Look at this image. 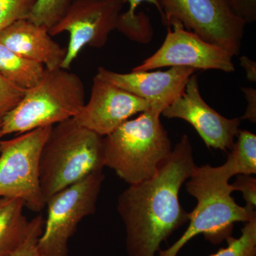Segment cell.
Returning <instances> with one entry per match:
<instances>
[{"label": "cell", "mask_w": 256, "mask_h": 256, "mask_svg": "<svg viewBox=\"0 0 256 256\" xmlns=\"http://www.w3.org/2000/svg\"><path fill=\"white\" fill-rule=\"evenodd\" d=\"M196 166L192 143L184 134L152 178L129 185L120 194L117 210L128 256H156L161 244L188 222L178 195Z\"/></svg>", "instance_id": "obj_1"}, {"label": "cell", "mask_w": 256, "mask_h": 256, "mask_svg": "<svg viewBox=\"0 0 256 256\" xmlns=\"http://www.w3.org/2000/svg\"><path fill=\"white\" fill-rule=\"evenodd\" d=\"M104 168V137L74 118L52 126L40 159V186L45 201Z\"/></svg>", "instance_id": "obj_2"}, {"label": "cell", "mask_w": 256, "mask_h": 256, "mask_svg": "<svg viewBox=\"0 0 256 256\" xmlns=\"http://www.w3.org/2000/svg\"><path fill=\"white\" fill-rule=\"evenodd\" d=\"M161 114L150 108L104 137L105 166L129 185L152 178L172 150Z\"/></svg>", "instance_id": "obj_3"}, {"label": "cell", "mask_w": 256, "mask_h": 256, "mask_svg": "<svg viewBox=\"0 0 256 256\" xmlns=\"http://www.w3.org/2000/svg\"><path fill=\"white\" fill-rule=\"evenodd\" d=\"M212 168L208 164L196 166L186 182V190L196 198V206L190 213V224L184 233L171 246L160 250L158 256H178L190 240L200 234H204L212 244H220L232 237L234 224L256 220V208L238 205L232 196V184L217 176Z\"/></svg>", "instance_id": "obj_4"}, {"label": "cell", "mask_w": 256, "mask_h": 256, "mask_svg": "<svg viewBox=\"0 0 256 256\" xmlns=\"http://www.w3.org/2000/svg\"><path fill=\"white\" fill-rule=\"evenodd\" d=\"M82 78L68 69H46L43 78L25 90L18 106L0 120L3 137L54 126L74 118L85 105Z\"/></svg>", "instance_id": "obj_5"}, {"label": "cell", "mask_w": 256, "mask_h": 256, "mask_svg": "<svg viewBox=\"0 0 256 256\" xmlns=\"http://www.w3.org/2000/svg\"><path fill=\"white\" fill-rule=\"evenodd\" d=\"M162 22L182 24L188 31L220 46L232 56L239 55L246 24L230 0H159Z\"/></svg>", "instance_id": "obj_6"}, {"label": "cell", "mask_w": 256, "mask_h": 256, "mask_svg": "<svg viewBox=\"0 0 256 256\" xmlns=\"http://www.w3.org/2000/svg\"><path fill=\"white\" fill-rule=\"evenodd\" d=\"M104 180L102 171L92 173L46 200V220L38 242L42 256H69V240L80 222L96 212Z\"/></svg>", "instance_id": "obj_7"}, {"label": "cell", "mask_w": 256, "mask_h": 256, "mask_svg": "<svg viewBox=\"0 0 256 256\" xmlns=\"http://www.w3.org/2000/svg\"><path fill=\"white\" fill-rule=\"evenodd\" d=\"M52 128H37L2 141L0 197L20 198L33 212L46 206L40 186V159Z\"/></svg>", "instance_id": "obj_8"}, {"label": "cell", "mask_w": 256, "mask_h": 256, "mask_svg": "<svg viewBox=\"0 0 256 256\" xmlns=\"http://www.w3.org/2000/svg\"><path fill=\"white\" fill-rule=\"evenodd\" d=\"M124 0H73L62 20L48 30L52 36L69 34L66 55L62 65L70 68L85 46L102 48L116 30Z\"/></svg>", "instance_id": "obj_9"}, {"label": "cell", "mask_w": 256, "mask_h": 256, "mask_svg": "<svg viewBox=\"0 0 256 256\" xmlns=\"http://www.w3.org/2000/svg\"><path fill=\"white\" fill-rule=\"evenodd\" d=\"M164 42L154 54L143 60L132 72H149L164 67L184 66L195 70H235L233 56L220 46L188 31L182 24L172 21L166 26Z\"/></svg>", "instance_id": "obj_10"}, {"label": "cell", "mask_w": 256, "mask_h": 256, "mask_svg": "<svg viewBox=\"0 0 256 256\" xmlns=\"http://www.w3.org/2000/svg\"><path fill=\"white\" fill-rule=\"evenodd\" d=\"M162 114L168 118L186 121L196 130L208 148L230 150L235 142L242 120L227 118L205 102L194 74L181 96L166 107Z\"/></svg>", "instance_id": "obj_11"}, {"label": "cell", "mask_w": 256, "mask_h": 256, "mask_svg": "<svg viewBox=\"0 0 256 256\" xmlns=\"http://www.w3.org/2000/svg\"><path fill=\"white\" fill-rule=\"evenodd\" d=\"M149 108L146 100L96 75L90 98L74 119L82 127L105 137L134 114Z\"/></svg>", "instance_id": "obj_12"}, {"label": "cell", "mask_w": 256, "mask_h": 256, "mask_svg": "<svg viewBox=\"0 0 256 256\" xmlns=\"http://www.w3.org/2000/svg\"><path fill=\"white\" fill-rule=\"evenodd\" d=\"M196 70L188 67H171L165 72H132L121 74L99 67V78L140 98L150 108L162 112L182 94Z\"/></svg>", "instance_id": "obj_13"}, {"label": "cell", "mask_w": 256, "mask_h": 256, "mask_svg": "<svg viewBox=\"0 0 256 256\" xmlns=\"http://www.w3.org/2000/svg\"><path fill=\"white\" fill-rule=\"evenodd\" d=\"M0 42L24 58L41 64L48 69L62 68L66 55L52 38L48 30L28 18L18 20L0 32Z\"/></svg>", "instance_id": "obj_14"}, {"label": "cell", "mask_w": 256, "mask_h": 256, "mask_svg": "<svg viewBox=\"0 0 256 256\" xmlns=\"http://www.w3.org/2000/svg\"><path fill=\"white\" fill-rule=\"evenodd\" d=\"M20 198L0 197V256H10L28 236L31 220L24 214Z\"/></svg>", "instance_id": "obj_15"}, {"label": "cell", "mask_w": 256, "mask_h": 256, "mask_svg": "<svg viewBox=\"0 0 256 256\" xmlns=\"http://www.w3.org/2000/svg\"><path fill=\"white\" fill-rule=\"evenodd\" d=\"M225 164L212 166L214 174L228 181L236 175L256 174V136L248 130H239Z\"/></svg>", "instance_id": "obj_16"}, {"label": "cell", "mask_w": 256, "mask_h": 256, "mask_svg": "<svg viewBox=\"0 0 256 256\" xmlns=\"http://www.w3.org/2000/svg\"><path fill=\"white\" fill-rule=\"evenodd\" d=\"M45 72L42 64L24 58L0 42V74L12 84L28 90L42 80Z\"/></svg>", "instance_id": "obj_17"}, {"label": "cell", "mask_w": 256, "mask_h": 256, "mask_svg": "<svg viewBox=\"0 0 256 256\" xmlns=\"http://www.w3.org/2000/svg\"><path fill=\"white\" fill-rule=\"evenodd\" d=\"M72 1L73 0H36L28 20L50 30L62 20Z\"/></svg>", "instance_id": "obj_18"}, {"label": "cell", "mask_w": 256, "mask_h": 256, "mask_svg": "<svg viewBox=\"0 0 256 256\" xmlns=\"http://www.w3.org/2000/svg\"><path fill=\"white\" fill-rule=\"evenodd\" d=\"M228 246L210 256H256V218L246 222L238 238L227 239Z\"/></svg>", "instance_id": "obj_19"}, {"label": "cell", "mask_w": 256, "mask_h": 256, "mask_svg": "<svg viewBox=\"0 0 256 256\" xmlns=\"http://www.w3.org/2000/svg\"><path fill=\"white\" fill-rule=\"evenodd\" d=\"M116 30L130 40L139 43H149L153 36V28L150 20L142 12L138 13L136 18L130 22H118Z\"/></svg>", "instance_id": "obj_20"}, {"label": "cell", "mask_w": 256, "mask_h": 256, "mask_svg": "<svg viewBox=\"0 0 256 256\" xmlns=\"http://www.w3.org/2000/svg\"><path fill=\"white\" fill-rule=\"evenodd\" d=\"M36 0H0V32L18 20L28 18Z\"/></svg>", "instance_id": "obj_21"}, {"label": "cell", "mask_w": 256, "mask_h": 256, "mask_svg": "<svg viewBox=\"0 0 256 256\" xmlns=\"http://www.w3.org/2000/svg\"><path fill=\"white\" fill-rule=\"evenodd\" d=\"M44 226V220L42 215L31 220V227L24 242L10 256H42L38 252V242Z\"/></svg>", "instance_id": "obj_22"}, {"label": "cell", "mask_w": 256, "mask_h": 256, "mask_svg": "<svg viewBox=\"0 0 256 256\" xmlns=\"http://www.w3.org/2000/svg\"><path fill=\"white\" fill-rule=\"evenodd\" d=\"M24 92L0 74V120L18 106Z\"/></svg>", "instance_id": "obj_23"}, {"label": "cell", "mask_w": 256, "mask_h": 256, "mask_svg": "<svg viewBox=\"0 0 256 256\" xmlns=\"http://www.w3.org/2000/svg\"><path fill=\"white\" fill-rule=\"evenodd\" d=\"M234 191H239L246 202L247 206L256 208V178L252 175H237L236 180L232 184Z\"/></svg>", "instance_id": "obj_24"}, {"label": "cell", "mask_w": 256, "mask_h": 256, "mask_svg": "<svg viewBox=\"0 0 256 256\" xmlns=\"http://www.w3.org/2000/svg\"><path fill=\"white\" fill-rule=\"evenodd\" d=\"M236 14L246 24L255 22L256 0H230Z\"/></svg>", "instance_id": "obj_25"}, {"label": "cell", "mask_w": 256, "mask_h": 256, "mask_svg": "<svg viewBox=\"0 0 256 256\" xmlns=\"http://www.w3.org/2000/svg\"><path fill=\"white\" fill-rule=\"evenodd\" d=\"M144 2H146L154 5L159 12L160 16H162V12L161 8H160L159 0H124V4L128 3V4H129V9L127 12H122L120 14V20L121 18L122 21H131V20H134L137 16L136 10H137L138 6Z\"/></svg>", "instance_id": "obj_26"}, {"label": "cell", "mask_w": 256, "mask_h": 256, "mask_svg": "<svg viewBox=\"0 0 256 256\" xmlns=\"http://www.w3.org/2000/svg\"><path fill=\"white\" fill-rule=\"evenodd\" d=\"M242 92L247 100V108L240 120H248L252 122L256 121V90L250 88H242Z\"/></svg>", "instance_id": "obj_27"}, {"label": "cell", "mask_w": 256, "mask_h": 256, "mask_svg": "<svg viewBox=\"0 0 256 256\" xmlns=\"http://www.w3.org/2000/svg\"><path fill=\"white\" fill-rule=\"evenodd\" d=\"M240 66L246 72L248 80L255 82L256 80V63L246 56L240 58Z\"/></svg>", "instance_id": "obj_28"}, {"label": "cell", "mask_w": 256, "mask_h": 256, "mask_svg": "<svg viewBox=\"0 0 256 256\" xmlns=\"http://www.w3.org/2000/svg\"><path fill=\"white\" fill-rule=\"evenodd\" d=\"M3 138L2 134L1 126H0V151H1V144H2V138Z\"/></svg>", "instance_id": "obj_29"}]
</instances>
